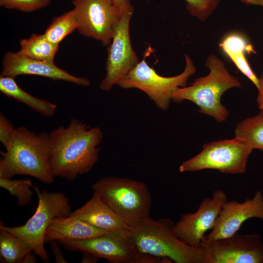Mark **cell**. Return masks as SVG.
<instances>
[{
	"label": "cell",
	"instance_id": "obj_20",
	"mask_svg": "<svg viewBox=\"0 0 263 263\" xmlns=\"http://www.w3.org/2000/svg\"><path fill=\"white\" fill-rule=\"evenodd\" d=\"M32 248L23 239L0 227V253L7 263L37 262Z\"/></svg>",
	"mask_w": 263,
	"mask_h": 263
},
{
	"label": "cell",
	"instance_id": "obj_12",
	"mask_svg": "<svg viewBox=\"0 0 263 263\" xmlns=\"http://www.w3.org/2000/svg\"><path fill=\"white\" fill-rule=\"evenodd\" d=\"M200 247L208 253L211 263H263V242L259 234L238 232L224 238L207 241Z\"/></svg>",
	"mask_w": 263,
	"mask_h": 263
},
{
	"label": "cell",
	"instance_id": "obj_24",
	"mask_svg": "<svg viewBox=\"0 0 263 263\" xmlns=\"http://www.w3.org/2000/svg\"><path fill=\"white\" fill-rule=\"evenodd\" d=\"M33 186L29 179L12 180L11 178H0V187L7 190L17 198L18 204L20 206L28 205L32 200Z\"/></svg>",
	"mask_w": 263,
	"mask_h": 263
},
{
	"label": "cell",
	"instance_id": "obj_8",
	"mask_svg": "<svg viewBox=\"0 0 263 263\" xmlns=\"http://www.w3.org/2000/svg\"><path fill=\"white\" fill-rule=\"evenodd\" d=\"M38 204L34 214L22 225L10 227L1 223L0 227L19 236L31 246L33 253L45 263L49 257L45 249V233L52 221L56 217H67L72 211L69 199L60 192L40 191L38 186L34 187Z\"/></svg>",
	"mask_w": 263,
	"mask_h": 263
},
{
	"label": "cell",
	"instance_id": "obj_19",
	"mask_svg": "<svg viewBox=\"0 0 263 263\" xmlns=\"http://www.w3.org/2000/svg\"><path fill=\"white\" fill-rule=\"evenodd\" d=\"M15 78L0 76V91L5 96L12 98L28 106L45 116L54 115L57 106L49 101L38 98L24 91L17 83Z\"/></svg>",
	"mask_w": 263,
	"mask_h": 263
},
{
	"label": "cell",
	"instance_id": "obj_16",
	"mask_svg": "<svg viewBox=\"0 0 263 263\" xmlns=\"http://www.w3.org/2000/svg\"><path fill=\"white\" fill-rule=\"evenodd\" d=\"M70 216L76 217L94 227L113 231L128 225L96 193L81 207L72 211Z\"/></svg>",
	"mask_w": 263,
	"mask_h": 263
},
{
	"label": "cell",
	"instance_id": "obj_31",
	"mask_svg": "<svg viewBox=\"0 0 263 263\" xmlns=\"http://www.w3.org/2000/svg\"><path fill=\"white\" fill-rule=\"evenodd\" d=\"M240 1L247 5H257L263 7V0H240Z\"/></svg>",
	"mask_w": 263,
	"mask_h": 263
},
{
	"label": "cell",
	"instance_id": "obj_22",
	"mask_svg": "<svg viewBox=\"0 0 263 263\" xmlns=\"http://www.w3.org/2000/svg\"><path fill=\"white\" fill-rule=\"evenodd\" d=\"M235 135L253 150L263 151V110L238 123L235 129Z\"/></svg>",
	"mask_w": 263,
	"mask_h": 263
},
{
	"label": "cell",
	"instance_id": "obj_11",
	"mask_svg": "<svg viewBox=\"0 0 263 263\" xmlns=\"http://www.w3.org/2000/svg\"><path fill=\"white\" fill-rule=\"evenodd\" d=\"M133 12L122 14L108 50L106 75L99 87L109 91L139 62L130 35V24Z\"/></svg>",
	"mask_w": 263,
	"mask_h": 263
},
{
	"label": "cell",
	"instance_id": "obj_15",
	"mask_svg": "<svg viewBox=\"0 0 263 263\" xmlns=\"http://www.w3.org/2000/svg\"><path fill=\"white\" fill-rule=\"evenodd\" d=\"M253 218L263 221V194L261 191L243 202L227 201L222 207L214 227L204 238L210 241L230 236L238 231L244 222Z\"/></svg>",
	"mask_w": 263,
	"mask_h": 263
},
{
	"label": "cell",
	"instance_id": "obj_18",
	"mask_svg": "<svg viewBox=\"0 0 263 263\" xmlns=\"http://www.w3.org/2000/svg\"><path fill=\"white\" fill-rule=\"evenodd\" d=\"M219 46L236 67L257 88L259 78L252 70L245 56L246 53H255L252 45L241 35L231 34L224 38Z\"/></svg>",
	"mask_w": 263,
	"mask_h": 263
},
{
	"label": "cell",
	"instance_id": "obj_4",
	"mask_svg": "<svg viewBox=\"0 0 263 263\" xmlns=\"http://www.w3.org/2000/svg\"><path fill=\"white\" fill-rule=\"evenodd\" d=\"M205 66L209 70L208 74L195 79L188 86L179 88L174 93L172 100L176 103L190 101L199 107V113L223 122L227 119L229 112L222 104L221 97L227 90L241 87V83L215 55L207 56Z\"/></svg>",
	"mask_w": 263,
	"mask_h": 263
},
{
	"label": "cell",
	"instance_id": "obj_26",
	"mask_svg": "<svg viewBox=\"0 0 263 263\" xmlns=\"http://www.w3.org/2000/svg\"><path fill=\"white\" fill-rule=\"evenodd\" d=\"M51 0H0V6L23 12H32L50 5Z\"/></svg>",
	"mask_w": 263,
	"mask_h": 263
},
{
	"label": "cell",
	"instance_id": "obj_10",
	"mask_svg": "<svg viewBox=\"0 0 263 263\" xmlns=\"http://www.w3.org/2000/svg\"><path fill=\"white\" fill-rule=\"evenodd\" d=\"M82 36L109 45L122 13L109 0H72Z\"/></svg>",
	"mask_w": 263,
	"mask_h": 263
},
{
	"label": "cell",
	"instance_id": "obj_5",
	"mask_svg": "<svg viewBox=\"0 0 263 263\" xmlns=\"http://www.w3.org/2000/svg\"><path fill=\"white\" fill-rule=\"evenodd\" d=\"M93 193L128 225L150 216V192L144 183L125 178L105 177L92 185Z\"/></svg>",
	"mask_w": 263,
	"mask_h": 263
},
{
	"label": "cell",
	"instance_id": "obj_21",
	"mask_svg": "<svg viewBox=\"0 0 263 263\" xmlns=\"http://www.w3.org/2000/svg\"><path fill=\"white\" fill-rule=\"evenodd\" d=\"M22 55L32 58L48 62H54L59 44L49 40L44 34H33L29 38L19 41Z\"/></svg>",
	"mask_w": 263,
	"mask_h": 263
},
{
	"label": "cell",
	"instance_id": "obj_23",
	"mask_svg": "<svg viewBox=\"0 0 263 263\" xmlns=\"http://www.w3.org/2000/svg\"><path fill=\"white\" fill-rule=\"evenodd\" d=\"M78 28V21L73 9L63 14L54 17L44 34L52 42L59 43L68 35Z\"/></svg>",
	"mask_w": 263,
	"mask_h": 263
},
{
	"label": "cell",
	"instance_id": "obj_30",
	"mask_svg": "<svg viewBox=\"0 0 263 263\" xmlns=\"http://www.w3.org/2000/svg\"><path fill=\"white\" fill-rule=\"evenodd\" d=\"M257 88L258 94L256 101L259 109L260 110H263V73H261V76L259 78V84Z\"/></svg>",
	"mask_w": 263,
	"mask_h": 263
},
{
	"label": "cell",
	"instance_id": "obj_13",
	"mask_svg": "<svg viewBox=\"0 0 263 263\" xmlns=\"http://www.w3.org/2000/svg\"><path fill=\"white\" fill-rule=\"evenodd\" d=\"M227 201L224 191L214 190L211 198L203 200L197 211L182 215L174 224V234L186 244L200 247L206 232L214 227L222 207Z\"/></svg>",
	"mask_w": 263,
	"mask_h": 263
},
{
	"label": "cell",
	"instance_id": "obj_27",
	"mask_svg": "<svg viewBox=\"0 0 263 263\" xmlns=\"http://www.w3.org/2000/svg\"><path fill=\"white\" fill-rule=\"evenodd\" d=\"M16 131L10 121L0 113V141L5 149L10 144Z\"/></svg>",
	"mask_w": 263,
	"mask_h": 263
},
{
	"label": "cell",
	"instance_id": "obj_9",
	"mask_svg": "<svg viewBox=\"0 0 263 263\" xmlns=\"http://www.w3.org/2000/svg\"><path fill=\"white\" fill-rule=\"evenodd\" d=\"M253 150L236 137L206 143L200 153L181 164L179 171L212 169L226 174H243L246 171L247 161Z\"/></svg>",
	"mask_w": 263,
	"mask_h": 263
},
{
	"label": "cell",
	"instance_id": "obj_6",
	"mask_svg": "<svg viewBox=\"0 0 263 263\" xmlns=\"http://www.w3.org/2000/svg\"><path fill=\"white\" fill-rule=\"evenodd\" d=\"M65 249L82 251L96 259L103 258L112 263H158L166 259L142 252L138 248L128 228L111 231L85 240L58 241Z\"/></svg>",
	"mask_w": 263,
	"mask_h": 263
},
{
	"label": "cell",
	"instance_id": "obj_7",
	"mask_svg": "<svg viewBox=\"0 0 263 263\" xmlns=\"http://www.w3.org/2000/svg\"><path fill=\"white\" fill-rule=\"evenodd\" d=\"M151 48L146 49L144 58L117 84L123 89H137L144 92L161 110L166 111L169 106L174 93L179 88L186 86L189 78L196 69L190 56L185 54V66L179 75L170 77L159 75L146 60Z\"/></svg>",
	"mask_w": 263,
	"mask_h": 263
},
{
	"label": "cell",
	"instance_id": "obj_1",
	"mask_svg": "<svg viewBox=\"0 0 263 263\" xmlns=\"http://www.w3.org/2000/svg\"><path fill=\"white\" fill-rule=\"evenodd\" d=\"M103 132L72 118L48 134L50 161L55 177L68 181L89 172L98 160Z\"/></svg>",
	"mask_w": 263,
	"mask_h": 263
},
{
	"label": "cell",
	"instance_id": "obj_28",
	"mask_svg": "<svg viewBox=\"0 0 263 263\" xmlns=\"http://www.w3.org/2000/svg\"><path fill=\"white\" fill-rule=\"evenodd\" d=\"M122 14L133 12V7L130 0H109Z\"/></svg>",
	"mask_w": 263,
	"mask_h": 263
},
{
	"label": "cell",
	"instance_id": "obj_3",
	"mask_svg": "<svg viewBox=\"0 0 263 263\" xmlns=\"http://www.w3.org/2000/svg\"><path fill=\"white\" fill-rule=\"evenodd\" d=\"M173 225L169 220L158 221L149 216L129 227L142 252L176 263H211L204 248L189 246L176 237L172 231Z\"/></svg>",
	"mask_w": 263,
	"mask_h": 263
},
{
	"label": "cell",
	"instance_id": "obj_14",
	"mask_svg": "<svg viewBox=\"0 0 263 263\" xmlns=\"http://www.w3.org/2000/svg\"><path fill=\"white\" fill-rule=\"evenodd\" d=\"M1 65V76L15 78L20 75H34L54 80L65 81L84 87H87L91 84L87 78L71 75L57 67L54 62L28 57L19 51L5 53Z\"/></svg>",
	"mask_w": 263,
	"mask_h": 263
},
{
	"label": "cell",
	"instance_id": "obj_2",
	"mask_svg": "<svg viewBox=\"0 0 263 263\" xmlns=\"http://www.w3.org/2000/svg\"><path fill=\"white\" fill-rule=\"evenodd\" d=\"M48 132L37 134L24 126L16 128L13 139L0 159V178L28 175L44 184L53 183Z\"/></svg>",
	"mask_w": 263,
	"mask_h": 263
},
{
	"label": "cell",
	"instance_id": "obj_17",
	"mask_svg": "<svg viewBox=\"0 0 263 263\" xmlns=\"http://www.w3.org/2000/svg\"><path fill=\"white\" fill-rule=\"evenodd\" d=\"M108 231L94 227L79 219L69 216L55 218L45 233L44 242L63 240H85L105 234Z\"/></svg>",
	"mask_w": 263,
	"mask_h": 263
},
{
	"label": "cell",
	"instance_id": "obj_25",
	"mask_svg": "<svg viewBox=\"0 0 263 263\" xmlns=\"http://www.w3.org/2000/svg\"><path fill=\"white\" fill-rule=\"evenodd\" d=\"M189 13L201 21H206L217 9L221 0H184Z\"/></svg>",
	"mask_w": 263,
	"mask_h": 263
},
{
	"label": "cell",
	"instance_id": "obj_29",
	"mask_svg": "<svg viewBox=\"0 0 263 263\" xmlns=\"http://www.w3.org/2000/svg\"><path fill=\"white\" fill-rule=\"evenodd\" d=\"M57 241L50 242L51 248L56 263H67L63 258L61 250L57 244Z\"/></svg>",
	"mask_w": 263,
	"mask_h": 263
}]
</instances>
